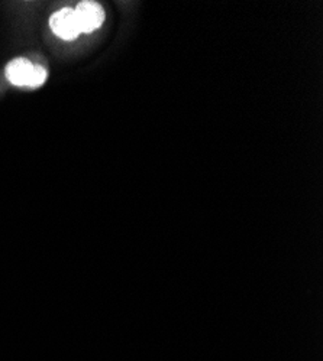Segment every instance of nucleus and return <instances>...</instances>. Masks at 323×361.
<instances>
[{
    "mask_svg": "<svg viewBox=\"0 0 323 361\" xmlns=\"http://www.w3.org/2000/svg\"><path fill=\"white\" fill-rule=\"evenodd\" d=\"M34 71V64L26 58H16L6 67V78L16 87H28Z\"/></svg>",
    "mask_w": 323,
    "mask_h": 361,
    "instance_id": "7ed1b4c3",
    "label": "nucleus"
},
{
    "mask_svg": "<svg viewBox=\"0 0 323 361\" xmlns=\"http://www.w3.org/2000/svg\"><path fill=\"white\" fill-rule=\"evenodd\" d=\"M49 27L58 38L64 41H73L81 34L74 9L70 8H64L52 13L49 18Z\"/></svg>",
    "mask_w": 323,
    "mask_h": 361,
    "instance_id": "f03ea898",
    "label": "nucleus"
},
{
    "mask_svg": "<svg viewBox=\"0 0 323 361\" xmlns=\"http://www.w3.org/2000/svg\"><path fill=\"white\" fill-rule=\"evenodd\" d=\"M80 31L83 34H92L99 29L105 20V11L100 4L93 0H84L74 9Z\"/></svg>",
    "mask_w": 323,
    "mask_h": 361,
    "instance_id": "f257e3e1",
    "label": "nucleus"
},
{
    "mask_svg": "<svg viewBox=\"0 0 323 361\" xmlns=\"http://www.w3.org/2000/svg\"><path fill=\"white\" fill-rule=\"evenodd\" d=\"M48 77V73L44 67L41 66H34V71H33V75H31V81H29V88H37L40 85H42L45 82Z\"/></svg>",
    "mask_w": 323,
    "mask_h": 361,
    "instance_id": "20e7f679",
    "label": "nucleus"
}]
</instances>
